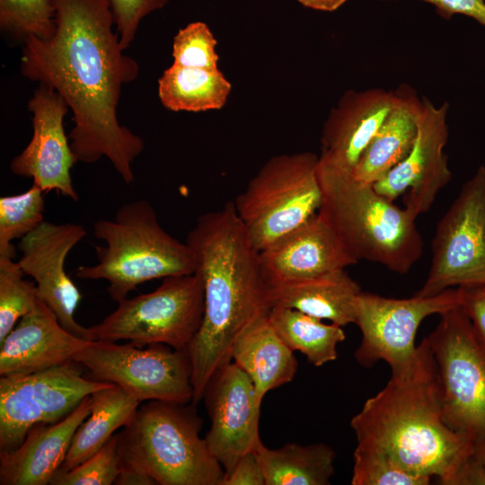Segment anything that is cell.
<instances>
[{
  "instance_id": "obj_1",
  "label": "cell",
  "mask_w": 485,
  "mask_h": 485,
  "mask_svg": "<svg viewBox=\"0 0 485 485\" xmlns=\"http://www.w3.org/2000/svg\"><path fill=\"white\" fill-rule=\"evenodd\" d=\"M56 28L48 39L27 37L21 72L55 89L73 113L68 135L76 163L106 157L123 181H135L133 163L144 140L119 123L122 86L135 81L139 64L123 53L108 0H51Z\"/></svg>"
},
{
  "instance_id": "obj_2",
  "label": "cell",
  "mask_w": 485,
  "mask_h": 485,
  "mask_svg": "<svg viewBox=\"0 0 485 485\" xmlns=\"http://www.w3.org/2000/svg\"><path fill=\"white\" fill-rule=\"evenodd\" d=\"M204 288L201 325L188 347L197 405L219 369L232 361L237 337L268 313L267 283L254 247L233 201L201 215L187 236Z\"/></svg>"
},
{
  "instance_id": "obj_3",
  "label": "cell",
  "mask_w": 485,
  "mask_h": 485,
  "mask_svg": "<svg viewBox=\"0 0 485 485\" xmlns=\"http://www.w3.org/2000/svg\"><path fill=\"white\" fill-rule=\"evenodd\" d=\"M357 445L380 452L403 470L452 479L473 454V441L445 422L437 367L427 338L410 366L392 374L350 420Z\"/></svg>"
},
{
  "instance_id": "obj_4",
  "label": "cell",
  "mask_w": 485,
  "mask_h": 485,
  "mask_svg": "<svg viewBox=\"0 0 485 485\" xmlns=\"http://www.w3.org/2000/svg\"><path fill=\"white\" fill-rule=\"evenodd\" d=\"M317 174L322 194L319 213L357 260L409 272L423 252L416 218L351 173L317 166Z\"/></svg>"
},
{
  "instance_id": "obj_5",
  "label": "cell",
  "mask_w": 485,
  "mask_h": 485,
  "mask_svg": "<svg viewBox=\"0 0 485 485\" xmlns=\"http://www.w3.org/2000/svg\"><path fill=\"white\" fill-rule=\"evenodd\" d=\"M93 234L105 245L95 247L97 262L78 267L75 277L106 280L108 294L118 303L146 281L196 271L190 245L161 226L154 208L146 199L123 204L113 219L95 221Z\"/></svg>"
},
{
  "instance_id": "obj_6",
  "label": "cell",
  "mask_w": 485,
  "mask_h": 485,
  "mask_svg": "<svg viewBox=\"0 0 485 485\" xmlns=\"http://www.w3.org/2000/svg\"><path fill=\"white\" fill-rule=\"evenodd\" d=\"M194 404L148 401L117 435L121 464L160 485H221L225 470L199 433Z\"/></svg>"
},
{
  "instance_id": "obj_7",
  "label": "cell",
  "mask_w": 485,
  "mask_h": 485,
  "mask_svg": "<svg viewBox=\"0 0 485 485\" xmlns=\"http://www.w3.org/2000/svg\"><path fill=\"white\" fill-rule=\"evenodd\" d=\"M318 159L308 151L272 156L236 197V213L259 251L319 212L322 194Z\"/></svg>"
},
{
  "instance_id": "obj_8",
  "label": "cell",
  "mask_w": 485,
  "mask_h": 485,
  "mask_svg": "<svg viewBox=\"0 0 485 485\" xmlns=\"http://www.w3.org/2000/svg\"><path fill=\"white\" fill-rule=\"evenodd\" d=\"M204 313V288L197 274L163 278L152 292L124 298L101 322L87 328L89 340H128L138 347L164 344L187 349Z\"/></svg>"
},
{
  "instance_id": "obj_9",
  "label": "cell",
  "mask_w": 485,
  "mask_h": 485,
  "mask_svg": "<svg viewBox=\"0 0 485 485\" xmlns=\"http://www.w3.org/2000/svg\"><path fill=\"white\" fill-rule=\"evenodd\" d=\"M436 364L443 416L472 441L485 436V346L462 306L440 314L426 337Z\"/></svg>"
},
{
  "instance_id": "obj_10",
  "label": "cell",
  "mask_w": 485,
  "mask_h": 485,
  "mask_svg": "<svg viewBox=\"0 0 485 485\" xmlns=\"http://www.w3.org/2000/svg\"><path fill=\"white\" fill-rule=\"evenodd\" d=\"M142 348L129 342L91 340L73 360L87 368L93 379L112 383L140 402L191 403L194 390L188 350L164 344Z\"/></svg>"
},
{
  "instance_id": "obj_11",
  "label": "cell",
  "mask_w": 485,
  "mask_h": 485,
  "mask_svg": "<svg viewBox=\"0 0 485 485\" xmlns=\"http://www.w3.org/2000/svg\"><path fill=\"white\" fill-rule=\"evenodd\" d=\"M427 278L416 293L485 287V166L461 188L436 225Z\"/></svg>"
},
{
  "instance_id": "obj_12",
  "label": "cell",
  "mask_w": 485,
  "mask_h": 485,
  "mask_svg": "<svg viewBox=\"0 0 485 485\" xmlns=\"http://www.w3.org/2000/svg\"><path fill=\"white\" fill-rule=\"evenodd\" d=\"M75 360L30 374L0 378V452L21 445L37 424L67 416L86 396L114 384L86 378Z\"/></svg>"
},
{
  "instance_id": "obj_13",
  "label": "cell",
  "mask_w": 485,
  "mask_h": 485,
  "mask_svg": "<svg viewBox=\"0 0 485 485\" xmlns=\"http://www.w3.org/2000/svg\"><path fill=\"white\" fill-rule=\"evenodd\" d=\"M463 288H448L432 296L389 298L361 292L357 300L355 324L362 340L355 351L357 362L372 367L386 362L392 374L406 370L417 352L415 338L423 320L462 305Z\"/></svg>"
},
{
  "instance_id": "obj_14",
  "label": "cell",
  "mask_w": 485,
  "mask_h": 485,
  "mask_svg": "<svg viewBox=\"0 0 485 485\" xmlns=\"http://www.w3.org/2000/svg\"><path fill=\"white\" fill-rule=\"evenodd\" d=\"M449 104L435 105L422 97L418 133L408 155L373 184L391 201L404 195V208L414 217L428 212L436 196L452 180L445 146L448 140Z\"/></svg>"
},
{
  "instance_id": "obj_15",
  "label": "cell",
  "mask_w": 485,
  "mask_h": 485,
  "mask_svg": "<svg viewBox=\"0 0 485 485\" xmlns=\"http://www.w3.org/2000/svg\"><path fill=\"white\" fill-rule=\"evenodd\" d=\"M202 399L210 419L205 439L226 474L242 456L263 445L259 433L262 401L250 377L233 361L211 377Z\"/></svg>"
},
{
  "instance_id": "obj_16",
  "label": "cell",
  "mask_w": 485,
  "mask_h": 485,
  "mask_svg": "<svg viewBox=\"0 0 485 485\" xmlns=\"http://www.w3.org/2000/svg\"><path fill=\"white\" fill-rule=\"evenodd\" d=\"M32 114V136L26 147L10 162V171L32 179L45 193L56 190L77 201L71 168L76 163L70 140L64 128L69 107L51 86L39 84L28 102Z\"/></svg>"
},
{
  "instance_id": "obj_17",
  "label": "cell",
  "mask_w": 485,
  "mask_h": 485,
  "mask_svg": "<svg viewBox=\"0 0 485 485\" xmlns=\"http://www.w3.org/2000/svg\"><path fill=\"white\" fill-rule=\"evenodd\" d=\"M86 235L78 224L43 221L20 239L18 264L36 284L39 298L57 315L71 333L89 340L87 328L75 319L82 298L77 287L66 274L65 261L69 251Z\"/></svg>"
},
{
  "instance_id": "obj_18",
  "label": "cell",
  "mask_w": 485,
  "mask_h": 485,
  "mask_svg": "<svg viewBox=\"0 0 485 485\" xmlns=\"http://www.w3.org/2000/svg\"><path fill=\"white\" fill-rule=\"evenodd\" d=\"M395 99L394 90L383 88L345 92L323 124L318 167L351 173Z\"/></svg>"
},
{
  "instance_id": "obj_19",
  "label": "cell",
  "mask_w": 485,
  "mask_h": 485,
  "mask_svg": "<svg viewBox=\"0 0 485 485\" xmlns=\"http://www.w3.org/2000/svg\"><path fill=\"white\" fill-rule=\"evenodd\" d=\"M260 261L266 283L312 278L358 262L319 212L260 251Z\"/></svg>"
},
{
  "instance_id": "obj_20",
  "label": "cell",
  "mask_w": 485,
  "mask_h": 485,
  "mask_svg": "<svg viewBox=\"0 0 485 485\" xmlns=\"http://www.w3.org/2000/svg\"><path fill=\"white\" fill-rule=\"evenodd\" d=\"M89 341L66 330L39 299L0 342V375L30 374L64 364Z\"/></svg>"
},
{
  "instance_id": "obj_21",
  "label": "cell",
  "mask_w": 485,
  "mask_h": 485,
  "mask_svg": "<svg viewBox=\"0 0 485 485\" xmlns=\"http://www.w3.org/2000/svg\"><path fill=\"white\" fill-rule=\"evenodd\" d=\"M92 405V395H88L59 421L33 426L21 445L0 452V484H49L66 459L76 429L90 414Z\"/></svg>"
},
{
  "instance_id": "obj_22",
  "label": "cell",
  "mask_w": 485,
  "mask_h": 485,
  "mask_svg": "<svg viewBox=\"0 0 485 485\" xmlns=\"http://www.w3.org/2000/svg\"><path fill=\"white\" fill-rule=\"evenodd\" d=\"M360 286L338 269L312 278L267 283L269 310L295 309L340 326L355 323Z\"/></svg>"
},
{
  "instance_id": "obj_23",
  "label": "cell",
  "mask_w": 485,
  "mask_h": 485,
  "mask_svg": "<svg viewBox=\"0 0 485 485\" xmlns=\"http://www.w3.org/2000/svg\"><path fill=\"white\" fill-rule=\"evenodd\" d=\"M394 91L392 110L351 172L361 182L374 184L382 179L408 155L415 142L422 97L406 84Z\"/></svg>"
},
{
  "instance_id": "obj_24",
  "label": "cell",
  "mask_w": 485,
  "mask_h": 485,
  "mask_svg": "<svg viewBox=\"0 0 485 485\" xmlns=\"http://www.w3.org/2000/svg\"><path fill=\"white\" fill-rule=\"evenodd\" d=\"M232 361L251 380L262 401L271 390L290 383L297 371V361L271 324L268 313L254 319L237 337Z\"/></svg>"
},
{
  "instance_id": "obj_25",
  "label": "cell",
  "mask_w": 485,
  "mask_h": 485,
  "mask_svg": "<svg viewBox=\"0 0 485 485\" xmlns=\"http://www.w3.org/2000/svg\"><path fill=\"white\" fill-rule=\"evenodd\" d=\"M91 395V412L76 429L59 472L77 466L99 451L117 429L130 420L140 404L116 384Z\"/></svg>"
},
{
  "instance_id": "obj_26",
  "label": "cell",
  "mask_w": 485,
  "mask_h": 485,
  "mask_svg": "<svg viewBox=\"0 0 485 485\" xmlns=\"http://www.w3.org/2000/svg\"><path fill=\"white\" fill-rule=\"evenodd\" d=\"M256 454L265 485H327L334 474L335 452L323 443L261 445Z\"/></svg>"
},
{
  "instance_id": "obj_27",
  "label": "cell",
  "mask_w": 485,
  "mask_h": 485,
  "mask_svg": "<svg viewBox=\"0 0 485 485\" xmlns=\"http://www.w3.org/2000/svg\"><path fill=\"white\" fill-rule=\"evenodd\" d=\"M232 84L218 70L172 65L158 79V96L172 111L201 112L222 109Z\"/></svg>"
},
{
  "instance_id": "obj_28",
  "label": "cell",
  "mask_w": 485,
  "mask_h": 485,
  "mask_svg": "<svg viewBox=\"0 0 485 485\" xmlns=\"http://www.w3.org/2000/svg\"><path fill=\"white\" fill-rule=\"evenodd\" d=\"M268 316L287 347L301 352L314 366L338 357L337 346L346 339L342 326L286 307H272Z\"/></svg>"
},
{
  "instance_id": "obj_29",
  "label": "cell",
  "mask_w": 485,
  "mask_h": 485,
  "mask_svg": "<svg viewBox=\"0 0 485 485\" xmlns=\"http://www.w3.org/2000/svg\"><path fill=\"white\" fill-rule=\"evenodd\" d=\"M45 192L36 184L17 195L0 198V258L15 257L13 241L22 239L44 220Z\"/></svg>"
},
{
  "instance_id": "obj_30",
  "label": "cell",
  "mask_w": 485,
  "mask_h": 485,
  "mask_svg": "<svg viewBox=\"0 0 485 485\" xmlns=\"http://www.w3.org/2000/svg\"><path fill=\"white\" fill-rule=\"evenodd\" d=\"M55 28L51 0H0V29L11 40L22 43L29 36L48 39Z\"/></svg>"
},
{
  "instance_id": "obj_31",
  "label": "cell",
  "mask_w": 485,
  "mask_h": 485,
  "mask_svg": "<svg viewBox=\"0 0 485 485\" xmlns=\"http://www.w3.org/2000/svg\"><path fill=\"white\" fill-rule=\"evenodd\" d=\"M24 276L13 259L0 258V342L40 299L36 284Z\"/></svg>"
},
{
  "instance_id": "obj_32",
  "label": "cell",
  "mask_w": 485,
  "mask_h": 485,
  "mask_svg": "<svg viewBox=\"0 0 485 485\" xmlns=\"http://www.w3.org/2000/svg\"><path fill=\"white\" fill-rule=\"evenodd\" d=\"M352 485H428L431 478L409 472L385 454L356 446Z\"/></svg>"
},
{
  "instance_id": "obj_33",
  "label": "cell",
  "mask_w": 485,
  "mask_h": 485,
  "mask_svg": "<svg viewBox=\"0 0 485 485\" xmlns=\"http://www.w3.org/2000/svg\"><path fill=\"white\" fill-rule=\"evenodd\" d=\"M217 40L207 23L193 22L179 30L173 38V65L218 70Z\"/></svg>"
},
{
  "instance_id": "obj_34",
  "label": "cell",
  "mask_w": 485,
  "mask_h": 485,
  "mask_svg": "<svg viewBox=\"0 0 485 485\" xmlns=\"http://www.w3.org/2000/svg\"><path fill=\"white\" fill-rule=\"evenodd\" d=\"M120 460L117 435L95 454L77 466L57 472L50 485H110L114 484L119 472Z\"/></svg>"
},
{
  "instance_id": "obj_35",
  "label": "cell",
  "mask_w": 485,
  "mask_h": 485,
  "mask_svg": "<svg viewBox=\"0 0 485 485\" xmlns=\"http://www.w3.org/2000/svg\"><path fill=\"white\" fill-rule=\"evenodd\" d=\"M119 44L126 50L134 41L141 21L163 8L169 0H108Z\"/></svg>"
},
{
  "instance_id": "obj_36",
  "label": "cell",
  "mask_w": 485,
  "mask_h": 485,
  "mask_svg": "<svg viewBox=\"0 0 485 485\" xmlns=\"http://www.w3.org/2000/svg\"><path fill=\"white\" fill-rule=\"evenodd\" d=\"M221 485H265L256 452L242 456L226 474Z\"/></svg>"
},
{
  "instance_id": "obj_37",
  "label": "cell",
  "mask_w": 485,
  "mask_h": 485,
  "mask_svg": "<svg viewBox=\"0 0 485 485\" xmlns=\"http://www.w3.org/2000/svg\"><path fill=\"white\" fill-rule=\"evenodd\" d=\"M391 1V0H381ZM433 4L444 18L463 14L485 26V0H419Z\"/></svg>"
},
{
  "instance_id": "obj_38",
  "label": "cell",
  "mask_w": 485,
  "mask_h": 485,
  "mask_svg": "<svg viewBox=\"0 0 485 485\" xmlns=\"http://www.w3.org/2000/svg\"><path fill=\"white\" fill-rule=\"evenodd\" d=\"M461 306L485 346V287L463 288Z\"/></svg>"
},
{
  "instance_id": "obj_39",
  "label": "cell",
  "mask_w": 485,
  "mask_h": 485,
  "mask_svg": "<svg viewBox=\"0 0 485 485\" xmlns=\"http://www.w3.org/2000/svg\"><path fill=\"white\" fill-rule=\"evenodd\" d=\"M450 485H485V467L472 454L458 469Z\"/></svg>"
},
{
  "instance_id": "obj_40",
  "label": "cell",
  "mask_w": 485,
  "mask_h": 485,
  "mask_svg": "<svg viewBox=\"0 0 485 485\" xmlns=\"http://www.w3.org/2000/svg\"><path fill=\"white\" fill-rule=\"evenodd\" d=\"M117 485H154V480L148 474L132 466L120 463L119 472L115 480Z\"/></svg>"
},
{
  "instance_id": "obj_41",
  "label": "cell",
  "mask_w": 485,
  "mask_h": 485,
  "mask_svg": "<svg viewBox=\"0 0 485 485\" xmlns=\"http://www.w3.org/2000/svg\"><path fill=\"white\" fill-rule=\"evenodd\" d=\"M302 5L323 12H333L343 5L348 0H296Z\"/></svg>"
},
{
  "instance_id": "obj_42",
  "label": "cell",
  "mask_w": 485,
  "mask_h": 485,
  "mask_svg": "<svg viewBox=\"0 0 485 485\" xmlns=\"http://www.w3.org/2000/svg\"><path fill=\"white\" fill-rule=\"evenodd\" d=\"M473 454L485 467V436L473 441Z\"/></svg>"
}]
</instances>
